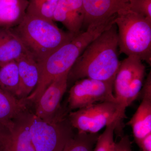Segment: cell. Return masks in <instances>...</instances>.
Segmentation results:
<instances>
[{
    "label": "cell",
    "mask_w": 151,
    "mask_h": 151,
    "mask_svg": "<svg viewBox=\"0 0 151 151\" xmlns=\"http://www.w3.org/2000/svg\"><path fill=\"white\" fill-rule=\"evenodd\" d=\"M86 27L115 18L122 11L129 9V0H82Z\"/></svg>",
    "instance_id": "8fae6325"
},
{
    "label": "cell",
    "mask_w": 151,
    "mask_h": 151,
    "mask_svg": "<svg viewBox=\"0 0 151 151\" xmlns=\"http://www.w3.org/2000/svg\"><path fill=\"white\" fill-rule=\"evenodd\" d=\"M68 72L55 78L36 103L35 115L49 122H58L65 118L60 102L67 89Z\"/></svg>",
    "instance_id": "9c48e42d"
},
{
    "label": "cell",
    "mask_w": 151,
    "mask_h": 151,
    "mask_svg": "<svg viewBox=\"0 0 151 151\" xmlns=\"http://www.w3.org/2000/svg\"><path fill=\"white\" fill-rule=\"evenodd\" d=\"M28 1L26 14L53 21V14L58 0H28Z\"/></svg>",
    "instance_id": "d6986e66"
},
{
    "label": "cell",
    "mask_w": 151,
    "mask_h": 151,
    "mask_svg": "<svg viewBox=\"0 0 151 151\" xmlns=\"http://www.w3.org/2000/svg\"><path fill=\"white\" fill-rule=\"evenodd\" d=\"M142 89V100L127 124L131 126L135 142L151 134V73H149Z\"/></svg>",
    "instance_id": "7c38bea8"
},
{
    "label": "cell",
    "mask_w": 151,
    "mask_h": 151,
    "mask_svg": "<svg viewBox=\"0 0 151 151\" xmlns=\"http://www.w3.org/2000/svg\"><path fill=\"white\" fill-rule=\"evenodd\" d=\"M18 67L19 87L17 97L25 99L35 89L39 78L38 65L32 56L27 52L16 60Z\"/></svg>",
    "instance_id": "5bb4252c"
},
{
    "label": "cell",
    "mask_w": 151,
    "mask_h": 151,
    "mask_svg": "<svg viewBox=\"0 0 151 151\" xmlns=\"http://www.w3.org/2000/svg\"><path fill=\"white\" fill-rule=\"evenodd\" d=\"M68 118L49 122L29 115L28 129L36 151H62L74 136Z\"/></svg>",
    "instance_id": "8992f818"
},
{
    "label": "cell",
    "mask_w": 151,
    "mask_h": 151,
    "mask_svg": "<svg viewBox=\"0 0 151 151\" xmlns=\"http://www.w3.org/2000/svg\"><path fill=\"white\" fill-rule=\"evenodd\" d=\"M12 29L37 63L43 61L78 34L64 31L53 21L27 14L18 25Z\"/></svg>",
    "instance_id": "3957f363"
},
{
    "label": "cell",
    "mask_w": 151,
    "mask_h": 151,
    "mask_svg": "<svg viewBox=\"0 0 151 151\" xmlns=\"http://www.w3.org/2000/svg\"><path fill=\"white\" fill-rule=\"evenodd\" d=\"M129 10L151 20V0H129Z\"/></svg>",
    "instance_id": "7402d4cb"
},
{
    "label": "cell",
    "mask_w": 151,
    "mask_h": 151,
    "mask_svg": "<svg viewBox=\"0 0 151 151\" xmlns=\"http://www.w3.org/2000/svg\"><path fill=\"white\" fill-rule=\"evenodd\" d=\"M136 142L142 151H151V134L136 141Z\"/></svg>",
    "instance_id": "cb8c5ba5"
},
{
    "label": "cell",
    "mask_w": 151,
    "mask_h": 151,
    "mask_svg": "<svg viewBox=\"0 0 151 151\" xmlns=\"http://www.w3.org/2000/svg\"><path fill=\"white\" fill-rule=\"evenodd\" d=\"M118 47L114 23L86 47L69 70L68 81L90 78L114 82L121 62Z\"/></svg>",
    "instance_id": "6da1fadb"
},
{
    "label": "cell",
    "mask_w": 151,
    "mask_h": 151,
    "mask_svg": "<svg viewBox=\"0 0 151 151\" xmlns=\"http://www.w3.org/2000/svg\"><path fill=\"white\" fill-rule=\"evenodd\" d=\"M114 23L112 19L89 25L86 31L80 32L72 40L37 63L38 83L25 100L36 103L52 81L57 76L69 71L86 47Z\"/></svg>",
    "instance_id": "7a4b0ae2"
},
{
    "label": "cell",
    "mask_w": 151,
    "mask_h": 151,
    "mask_svg": "<svg viewBox=\"0 0 151 151\" xmlns=\"http://www.w3.org/2000/svg\"><path fill=\"white\" fill-rule=\"evenodd\" d=\"M113 151H133L132 143L128 136L121 137L120 140L115 142Z\"/></svg>",
    "instance_id": "603a6c76"
},
{
    "label": "cell",
    "mask_w": 151,
    "mask_h": 151,
    "mask_svg": "<svg viewBox=\"0 0 151 151\" xmlns=\"http://www.w3.org/2000/svg\"><path fill=\"white\" fill-rule=\"evenodd\" d=\"M26 109L23 99L0 89V125L9 124L23 116Z\"/></svg>",
    "instance_id": "e0dca14e"
},
{
    "label": "cell",
    "mask_w": 151,
    "mask_h": 151,
    "mask_svg": "<svg viewBox=\"0 0 151 151\" xmlns=\"http://www.w3.org/2000/svg\"><path fill=\"white\" fill-rule=\"evenodd\" d=\"M19 83L18 67L16 60L0 66V89L17 97Z\"/></svg>",
    "instance_id": "ac0fdd59"
},
{
    "label": "cell",
    "mask_w": 151,
    "mask_h": 151,
    "mask_svg": "<svg viewBox=\"0 0 151 151\" xmlns=\"http://www.w3.org/2000/svg\"><path fill=\"white\" fill-rule=\"evenodd\" d=\"M99 135L78 133L68 142L62 151H93Z\"/></svg>",
    "instance_id": "44dd1931"
},
{
    "label": "cell",
    "mask_w": 151,
    "mask_h": 151,
    "mask_svg": "<svg viewBox=\"0 0 151 151\" xmlns=\"http://www.w3.org/2000/svg\"><path fill=\"white\" fill-rule=\"evenodd\" d=\"M114 23L120 53L137 57L151 66V20L128 9L118 14Z\"/></svg>",
    "instance_id": "277c9868"
},
{
    "label": "cell",
    "mask_w": 151,
    "mask_h": 151,
    "mask_svg": "<svg viewBox=\"0 0 151 151\" xmlns=\"http://www.w3.org/2000/svg\"><path fill=\"white\" fill-rule=\"evenodd\" d=\"M123 127L117 122L107 126L103 134L99 135L93 151H113L115 142L114 133L122 137Z\"/></svg>",
    "instance_id": "ffe728a7"
},
{
    "label": "cell",
    "mask_w": 151,
    "mask_h": 151,
    "mask_svg": "<svg viewBox=\"0 0 151 151\" xmlns=\"http://www.w3.org/2000/svg\"><path fill=\"white\" fill-rule=\"evenodd\" d=\"M27 52L12 28H0V66L17 60Z\"/></svg>",
    "instance_id": "9a60e30c"
},
{
    "label": "cell",
    "mask_w": 151,
    "mask_h": 151,
    "mask_svg": "<svg viewBox=\"0 0 151 151\" xmlns=\"http://www.w3.org/2000/svg\"><path fill=\"white\" fill-rule=\"evenodd\" d=\"M28 116L0 125V151H36L29 132Z\"/></svg>",
    "instance_id": "30bf717a"
},
{
    "label": "cell",
    "mask_w": 151,
    "mask_h": 151,
    "mask_svg": "<svg viewBox=\"0 0 151 151\" xmlns=\"http://www.w3.org/2000/svg\"><path fill=\"white\" fill-rule=\"evenodd\" d=\"M145 72V66L137 57L128 56L120 62L113 89L117 103L124 114L140 93Z\"/></svg>",
    "instance_id": "52a82bcc"
},
{
    "label": "cell",
    "mask_w": 151,
    "mask_h": 151,
    "mask_svg": "<svg viewBox=\"0 0 151 151\" xmlns=\"http://www.w3.org/2000/svg\"><path fill=\"white\" fill-rule=\"evenodd\" d=\"M126 117L118 103L104 102L70 111L68 119L78 133L97 134L113 122H118L123 127V120Z\"/></svg>",
    "instance_id": "5b68a950"
},
{
    "label": "cell",
    "mask_w": 151,
    "mask_h": 151,
    "mask_svg": "<svg viewBox=\"0 0 151 151\" xmlns=\"http://www.w3.org/2000/svg\"><path fill=\"white\" fill-rule=\"evenodd\" d=\"M84 17L82 0H58L53 21L60 22L68 32L77 34L81 32Z\"/></svg>",
    "instance_id": "4fadbf2b"
},
{
    "label": "cell",
    "mask_w": 151,
    "mask_h": 151,
    "mask_svg": "<svg viewBox=\"0 0 151 151\" xmlns=\"http://www.w3.org/2000/svg\"><path fill=\"white\" fill-rule=\"evenodd\" d=\"M113 81L90 78L77 80L69 90L68 108L70 110H78L101 102L117 103L113 94Z\"/></svg>",
    "instance_id": "ba28073f"
},
{
    "label": "cell",
    "mask_w": 151,
    "mask_h": 151,
    "mask_svg": "<svg viewBox=\"0 0 151 151\" xmlns=\"http://www.w3.org/2000/svg\"><path fill=\"white\" fill-rule=\"evenodd\" d=\"M28 0H0V28H12L24 19Z\"/></svg>",
    "instance_id": "2e32d148"
}]
</instances>
